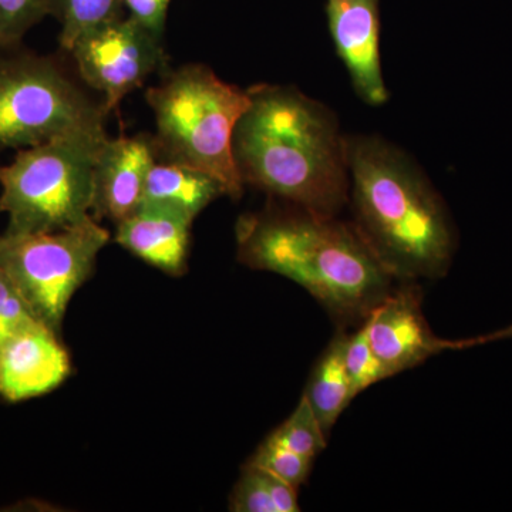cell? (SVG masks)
Masks as SVG:
<instances>
[{"label":"cell","mask_w":512,"mask_h":512,"mask_svg":"<svg viewBox=\"0 0 512 512\" xmlns=\"http://www.w3.org/2000/svg\"><path fill=\"white\" fill-rule=\"evenodd\" d=\"M232 153L244 185L315 214L349 204L346 136L336 114L295 86L255 84Z\"/></svg>","instance_id":"cell-1"},{"label":"cell","mask_w":512,"mask_h":512,"mask_svg":"<svg viewBox=\"0 0 512 512\" xmlns=\"http://www.w3.org/2000/svg\"><path fill=\"white\" fill-rule=\"evenodd\" d=\"M353 224L394 281L443 278L457 234L420 165L379 136H346Z\"/></svg>","instance_id":"cell-2"},{"label":"cell","mask_w":512,"mask_h":512,"mask_svg":"<svg viewBox=\"0 0 512 512\" xmlns=\"http://www.w3.org/2000/svg\"><path fill=\"white\" fill-rule=\"evenodd\" d=\"M238 259L301 285L340 325H360L394 288L353 222L296 205L242 215Z\"/></svg>","instance_id":"cell-3"},{"label":"cell","mask_w":512,"mask_h":512,"mask_svg":"<svg viewBox=\"0 0 512 512\" xmlns=\"http://www.w3.org/2000/svg\"><path fill=\"white\" fill-rule=\"evenodd\" d=\"M146 100L156 119L158 160L214 175L239 200L244 183L232 153L235 126L249 104L248 90L221 80L201 63L168 70Z\"/></svg>","instance_id":"cell-4"},{"label":"cell","mask_w":512,"mask_h":512,"mask_svg":"<svg viewBox=\"0 0 512 512\" xmlns=\"http://www.w3.org/2000/svg\"><path fill=\"white\" fill-rule=\"evenodd\" d=\"M107 138L104 128L76 131L20 148L0 165L5 234L62 231L92 218L94 167Z\"/></svg>","instance_id":"cell-5"},{"label":"cell","mask_w":512,"mask_h":512,"mask_svg":"<svg viewBox=\"0 0 512 512\" xmlns=\"http://www.w3.org/2000/svg\"><path fill=\"white\" fill-rule=\"evenodd\" d=\"M106 117L52 57L0 47V153L99 130Z\"/></svg>","instance_id":"cell-6"},{"label":"cell","mask_w":512,"mask_h":512,"mask_svg":"<svg viewBox=\"0 0 512 512\" xmlns=\"http://www.w3.org/2000/svg\"><path fill=\"white\" fill-rule=\"evenodd\" d=\"M109 241V231L93 217L62 231L3 234L0 269L36 318L60 335L67 306Z\"/></svg>","instance_id":"cell-7"},{"label":"cell","mask_w":512,"mask_h":512,"mask_svg":"<svg viewBox=\"0 0 512 512\" xmlns=\"http://www.w3.org/2000/svg\"><path fill=\"white\" fill-rule=\"evenodd\" d=\"M161 42L163 37L127 15L84 33L69 53L84 82L103 93L109 114L151 74L165 69L168 59Z\"/></svg>","instance_id":"cell-8"},{"label":"cell","mask_w":512,"mask_h":512,"mask_svg":"<svg viewBox=\"0 0 512 512\" xmlns=\"http://www.w3.org/2000/svg\"><path fill=\"white\" fill-rule=\"evenodd\" d=\"M363 322L370 345L392 376L448 350L471 349L470 339L447 340L431 330L416 282L393 288Z\"/></svg>","instance_id":"cell-9"},{"label":"cell","mask_w":512,"mask_h":512,"mask_svg":"<svg viewBox=\"0 0 512 512\" xmlns=\"http://www.w3.org/2000/svg\"><path fill=\"white\" fill-rule=\"evenodd\" d=\"M330 36L357 96L369 106L390 99L380 57V0H326Z\"/></svg>","instance_id":"cell-10"},{"label":"cell","mask_w":512,"mask_h":512,"mask_svg":"<svg viewBox=\"0 0 512 512\" xmlns=\"http://www.w3.org/2000/svg\"><path fill=\"white\" fill-rule=\"evenodd\" d=\"M157 161L151 134L107 138L94 167V220L119 224L136 212L143 201L148 173Z\"/></svg>","instance_id":"cell-11"},{"label":"cell","mask_w":512,"mask_h":512,"mask_svg":"<svg viewBox=\"0 0 512 512\" xmlns=\"http://www.w3.org/2000/svg\"><path fill=\"white\" fill-rule=\"evenodd\" d=\"M72 370L59 333L39 322L0 345V397L23 402L57 389Z\"/></svg>","instance_id":"cell-12"},{"label":"cell","mask_w":512,"mask_h":512,"mask_svg":"<svg viewBox=\"0 0 512 512\" xmlns=\"http://www.w3.org/2000/svg\"><path fill=\"white\" fill-rule=\"evenodd\" d=\"M192 222L183 212L163 205L141 204L126 220L116 224L117 244L164 274L187 271Z\"/></svg>","instance_id":"cell-13"},{"label":"cell","mask_w":512,"mask_h":512,"mask_svg":"<svg viewBox=\"0 0 512 512\" xmlns=\"http://www.w3.org/2000/svg\"><path fill=\"white\" fill-rule=\"evenodd\" d=\"M225 185L214 175L183 164L157 161L148 173L141 204L163 205L195 220L212 201L224 197Z\"/></svg>","instance_id":"cell-14"},{"label":"cell","mask_w":512,"mask_h":512,"mask_svg":"<svg viewBox=\"0 0 512 512\" xmlns=\"http://www.w3.org/2000/svg\"><path fill=\"white\" fill-rule=\"evenodd\" d=\"M349 333L340 329L319 357L306 383L305 399L311 404L328 439L336 421L353 402L352 386L346 370L345 353Z\"/></svg>","instance_id":"cell-15"},{"label":"cell","mask_w":512,"mask_h":512,"mask_svg":"<svg viewBox=\"0 0 512 512\" xmlns=\"http://www.w3.org/2000/svg\"><path fill=\"white\" fill-rule=\"evenodd\" d=\"M229 510L234 512H298V487L281 478L245 464L235 484Z\"/></svg>","instance_id":"cell-16"},{"label":"cell","mask_w":512,"mask_h":512,"mask_svg":"<svg viewBox=\"0 0 512 512\" xmlns=\"http://www.w3.org/2000/svg\"><path fill=\"white\" fill-rule=\"evenodd\" d=\"M123 0H56L52 16L62 26L59 42L69 53L79 37L123 16Z\"/></svg>","instance_id":"cell-17"},{"label":"cell","mask_w":512,"mask_h":512,"mask_svg":"<svg viewBox=\"0 0 512 512\" xmlns=\"http://www.w3.org/2000/svg\"><path fill=\"white\" fill-rule=\"evenodd\" d=\"M268 440L302 456L316 458L325 450L329 439L313 413L311 404L302 396L291 416L272 431Z\"/></svg>","instance_id":"cell-18"},{"label":"cell","mask_w":512,"mask_h":512,"mask_svg":"<svg viewBox=\"0 0 512 512\" xmlns=\"http://www.w3.org/2000/svg\"><path fill=\"white\" fill-rule=\"evenodd\" d=\"M345 362L353 399L373 384L392 377L370 345L365 322L360 323L355 332L348 336Z\"/></svg>","instance_id":"cell-19"},{"label":"cell","mask_w":512,"mask_h":512,"mask_svg":"<svg viewBox=\"0 0 512 512\" xmlns=\"http://www.w3.org/2000/svg\"><path fill=\"white\" fill-rule=\"evenodd\" d=\"M56 0H0V47L19 46L33 26L52 16Z\"/></svg>","instance_id":"cell-20"},{"label":"cell","mask_w":512,"mask_h":512,"mask_svg":"<svg viewBox=\"0 0 512 512\" xmlns=\"http://www.w3.org/2000/svg\"><path fill=\"white\" fill-rule=\"evenodd\" d=\"M313 461L315 458L302 456L266 439L252 454L247 464L262 468L299 488L311 476Z\"/></svg>","instance_id":"cell-21"},{"label":"cell","mask_w":512,"mask_h":512,"mask_svg":"<svg viewBox=\"0 0 512 512\" xmlns=\"http://www.w3.org/2000/svg\"><path fill=\"white\" fill-rule=\"evenodd\" d=\"M39 322L9 276L0 269V345Z\"/></svg>","instance_id":"cell-22"},{"label":"cell","mask_w":512,"mask_h":512,"mask_svg":"<svg viewBox=\"0 0 512 512\" xmlns=\"http://www.w3.org/2000/svg\"><path fill=\"white\" fill-rule=\"evenodd\" d=\"M170 3L171 0H123L128 16L158 37H163Z\"/></svg>","instance_id":"cell-23"},{"label":"cell","mask_w":512,"mask_h":512,"mask_svg":"<svg viewBox=\"0 0 512 512\" xmlns=\"http://www.w3.org/2000/svg\"><path fill=\"white\" fill-rule=\"evenodd\" d=\"M512 339V325L507 328L495 330V332L487 333V335L476 336L471 338V348H477V346L487 345V343L500 342V340Z\"/></svg>","instance_id":"cell-24"},{"label":"cell","mask_w":512,"mask_h":512,"mask_svg":"<svg viewBox=\"0 0 512 512\" xmlns=\"http://www.w3.org/2000/svg\"><path fill=\"white\" fill-rule=\"evenodd\" d=\"M0 238H2V235H0Z\"/></svg>","instance_id":"cell-25"}]
</instances>
